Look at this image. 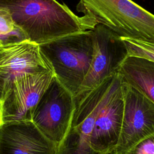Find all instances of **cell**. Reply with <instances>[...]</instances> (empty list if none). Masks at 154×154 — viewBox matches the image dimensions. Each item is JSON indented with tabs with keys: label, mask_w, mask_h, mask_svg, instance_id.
Segmentation results:
<instances>
[{
	"label": "cell",
	"mask_w": 154,
	"mask_h": 154,
	"mask_svg": "<svg viewBox=\"0 0 154 154\" xmlns=\"http://www.w3.org/2000/svg\"><path fill=\"white\" fill-rule=\"evenodd\" d=\"M109 154H114V153H109Z\"/></svg>",
	"instance_id": "cell-16"
},
{
	"label": "cell",
	"mask_w": 154,
	"mask_h": 154,
	"mask_svg": "<svg viewBox=\"0 0 154 154\" xmlns=\"http://www.w3.org/2000/svg\"><path fill=\"white\" fill-rule=\"evenodd\" d=\"M52 70L38 45L28 40L0 46V102L13 82L26 73Z\"/></svg>",
	"instance_id": "cell-9"
},
{
	"label": "cell",
	"mask_w": 154,
	"mask_h": 154,
	"mask_svg": "<svg viewBox=\"0 0 154 154\" xmlns=\"http://www.w3.org/2000/svg\"><path fill=\"white\" fill-rule=\"evenodd\" d=\"M57 147L32 121L0 125V154H55Z\"/></svg>",
	"instance_id": "cell-10"
},
{
	"label": "cell",
	"mask_w": 154,
	"mask_h": 154,
	"mask_svg": "<svg viewBox=\"0 0 154 154\" xmlns=\"http://www.w3.org/2000/svg\"><path fill=\"white\" fill-rule=\"evenodd\" d=\"M16 28L10 13L7 10L0 8V34H8Z\"/></svg>",
	"instance_id": "cell-14"
},
{
	"label": "cell",
	"mask_w": 154,
	"mask_h": 154,
	"mask_svg": "<svg viewBox=\"0 0 154 154\" xmlns=\"http://www.w3.org/2000/svg\"><path fill=\"white\" fill-rule=\"evenodd\" d=\"M128 53V57H136L154 62V41L130 38H121Z\"/></svg>",
	"instance_id": "cell-12"
},
{
	"label": "cell",
	"mask_w": 154,
	"mask_h": 154,
	"mask_svg": "<svg viewBox=\"0 0 154 154\" xmlns=\"http://www.w3.org/2000/svg\"><path fill=\"white\" fill-rule=\"evenodd\" d=\"M75 109L74 97L54 76L37 103L31 121L58 145L70 129Z\"/></svg>",
	"instance_id": "cell-4"
},
{
	"label": "cell",
	"mask_w": 154,
	"mask_h": 154,
	"mask_svg": "<svg viewBox=\"0 0 154 154\" xmlns=\"http://www.w3.org/2000/svg\"><path fill=\"white\" fill-rule=\"evenodd\" d=\"M123 111V79L118 72L110 78L90 138L91 148L99 154L114 153L120 135Z\"/></svg>",
	"instance_id": "cell-7"
},
{
	"label": "cell",
	"mask_w": 154,
	"mask_h": 154,
	"mask_svg": "<svg viewBox=\"0 0 154 154\" xmlns=\"http://www.w3.org/2000/svg\"><path fill=\"white\" fill-rule=\"evenodd\" d=\"M123 81L154 103V62L136 57H128L119 70Z\"/></svg>",
	"instance_id": "cell-11"
},
{
	"label": "cell",
	"mask_w": 154,
	"mask_h": 154,
	"mask_svg": "<svg viewBox=\"0 0 154 154\" xmlns=\"http://www.w3.org/2000/svg\"><path fill=\"white\" fill-rule=\"evenodd\" d=\"M124 111L114 154H124L137 143L154 134V103L123 79Z\"/></svg>",
	"instance_id": "cell-8"
},
{
	"label": "cell",
	"mask_w": 154,
	"mask_h": 154,
	"mask_svg": "<svg viewBox=\"0 0 154 154\" xmlns=\"http://www.w3.org/2000/svg\"><path fill=\"white\" fill-rule=\"evenodd\" d=\"M124 154H154V134L137 143Z\"/></svg>",
	"instance_id": "cell-13"
},
{
	"label": "cell",
	"mask_w": 154,
	"mask_h": 154,
	"mask_svg": "<svg viewBox=\"0 0 154 154\" xmlns=\"http://www.w3.org/2000/svg\"><path fill=\"white\" fill-rule=\"evenodd\" d=\"M6 45V44H5L2 41L0 40V46H2V45Z\"/></svg>",
	"instance_id": "cell-15"
},
{
	"label": "cell",
	"mask_w": 154,
	"mask_h": 154,
	"mask_svg": "<svg viewBox=\"0 0 154 154\" xmlns=\"http://www.w3.org/2000/svg\"><path fill=\"white\" fill-rule=\"evenodd\" d=\"M38 46L54 76L75 97L91 62V30L62 37Z\"/></svg>",
	"instance_id": "cell-3"
},
{
	"label": "cell",
	"mask_w": 154,
	"mask_h": 154,
	"mask_svg": "<svg viewBox=\"0 0 154 154\" xmlns=\"http://www.w3.org/2000/svg\"><path fill=\"white\" fill-rule=\"evenodd\" d=\"M26 39L37 45L85 31L80 17L57 0H0Z\"/></svg>",
	"instance_id": "cell-1"
},
{
	"label": "cell",
	"mask_w": 154,
	"mask_h": 154,
	"mask_svg": "<svg viewBox=\"0 0 154 154\" xmlns=\"http://www.w3.org/2000/svg\"><path fill=\"white\" fill-rule=\"evenodd\" d=\"M85 31L101 25L119 37L154 41V14L131 0H79Z\"/></svg>",
	"instance_id": "cell-2"
},
{
	"label": "cell",
	"mask_w": 154,
	"mask_h": 154,
	"mask_svg": "<svg viewBox=\"0 0 154 154\" xmlns=\"http://www.w3.org/2000/svg\"><path fill=\"white\" fill-rule=\"evenodd\" d=\"M54 77L52 70L26 73L16 79L0 102V125L31 121L34 110Z\"/></svg>",
	"instance_id": "cell-6"
},
{
	"label": "cell",
	"mask_w": 154,
	"mask_h": 154,
	"mask_svg": "<svg viewBox=\"0 0 154 154\" xmlns=\"http://www.w3.org/2000/svg\"><path fill=\"white\" fill-rule=\"evenodd\" d=\"M91 31L93 46L91 62L75 97L94 89L117 73L128 57L123 42L116 34L101 25L96 26Z\"/></svg>",
	"instance_id": "cell-5"
}]
</instances>
